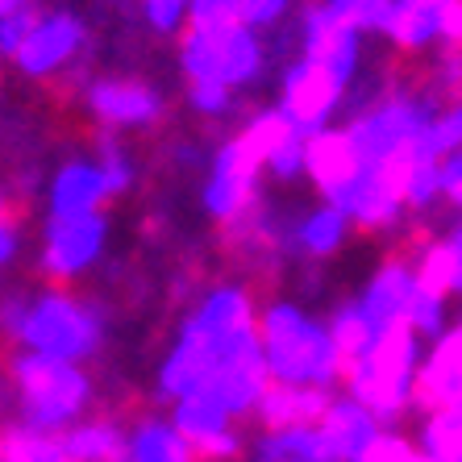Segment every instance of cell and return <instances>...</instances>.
I'll use <instances>...</instances> for the list:
<instances>
[{
    "label": "cell",
    "mask_w": 462,
    "mask_h": 462,
    "mask_svg": "<svg viewBox=\"0 0 462 462\" xmlns=\"http://www.w3.org/2000/svg\"><path fill=\"white\" fill-rule=\"evenodd\" d=\"M229 213L246 221L254 234L296 246V242L325 237V226L342 217V200L325 171L312 162L309 142L304 146L288 142L250 162L242 175V196Z\"/></svg>",
    "instance_id": "obj_1"
},
{
    "label": "cell",
    "mask_w": 462,
    "mask_h": 462,
    "mask_svg": "<svg viewBox=\"0 0 462 462\" xmlns=\"http://www.w3.org/2000/svg\"><path fill=\"white\" fill-rule=\"evenodd\" d=\"M400 54L404 33L392 22H350L346 42L329 71V97L312 121V134L325 142H355L379 121L396 117Z\"/></svg>",
    "instance_id": "obj_2"
},
{
    "label": "cell",
    "mask_w": 462,
    "mask_h": 462,
    "mask_svg": "<svg viewBox=\"0 0 462 462\" xmlns=\"http://www.w3.org/2000/svg\"><path fill=\"white\" fill-rule=\"evenodd\" d=\"M392 229V280L420 288L441 254L462 250V183H425L420 192H400L387 205Z\"/></svg>",
    "instance_id": "obj_3"
},
{
    "label": "cell",
    "mask_w": 462,
    "mask_h": 462,
    "mask_svg": "<svg viewBox=\"0 0 462 462\" xmlns=\"http://www.w3.org/2000/svg\"><path fill=\"white\" fill-rule=\"evenodd\" d=\"M450 409V396L438 387V379H430V383H400L396 396L387 404H366L363 417L371 420L375 438L392 441L409 458L438 462V438Z\"/></svg>",
    "instance_id": "obj_4"
},
{
    "label": "cell",
    "mask_w": 462,
    "mask_h": 462,
    "mask_svg": "<svg viewBox=\"0 0 462 462\" xmlns=\"http://www.w3.org/2000/svg\"><path fill=\"white\" fill-rule=\"evenodd\" d=\"M446 355V342L430 325L425 312H404L400 321V383H430L438 379V363Z\"/></svg>",
    "instance_id": "obj_5"
},
{
    "label": "cell",
    "mask_w": 462,
    "mask_h": 462,
    "mask_svg": "<svg viewBox=\"0 0 462 462\" xmlns=\"http://www.w3.org/2000/svg\"><path fill=\"white\" fill-rule=\"evenodd\" d=\"M425 317H430V325L438 329V337L446 346L458 342V337H462V280L438 283V288H433V296H430Z\"/></svg>",
    "instance_id": "obj_6"
},
{
    "label": "cell",
    "mask_w": 462,
    "mask_h": 462,
    "mask_svg": "<svg viewBox=\"0 0 462 462\" xmlns=\"http://www.w3.org/2000/svg\"><path fill=\"white\" fill-rule=\"evenodd\" d=\"M425 171L433 175V183L458 180V171H462V125L454 129V134L433 142V151L425 154Z\"/></svg>",
    "instance_id": "obj_7"
},
{
    "label": "cell",
    "mask_w": 462,
    "mask_h": 462,
    "mask_svg": "<svg viewBox=\"0 0 462 462\" xmlns=\"http://www.w3.org/2000/svg\"><path fill=\"white\" fill-rule=\"evenodd\" d=\"M438 462H462V454H458V458H438Z\"/></svg>",
    "instance_id": "obj_8"
}]
</instances>
